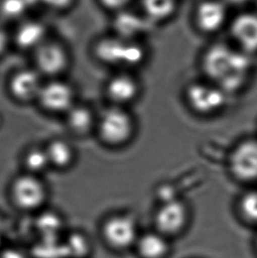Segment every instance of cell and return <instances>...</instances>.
<instances>
[{"label": "cell", "mask_w": 257, "mask_h": 258, "mask_svg": "<svg viewBox=\"0 0 257 258\" xmlns=\"http://www.w3.org/2000/svg\"><path fill=\"white\" fill-rule=\"evenodd\" d=\"M249 56L240 49L218 43L205 53L203 67L213 84L226 93L238 90L245 84L250 73Z\"/></svg>", "instance_id": "cell-1"}, {"label": "cell", "mask_w": 257, "mask_h": 258, "mask_svg": "<svg viewBox=\"0 0 257 258\" xmlns=\"http://www.w3.org/2000/svg\"><path fill=\"white\" fill-rule=\"evenodd\" d=\"M96 131L105 145L112 147H122L134 135L135 122L123 107L114 105L98 117Z\"/></svg>", "instance_id": "cell-2"}, {"label": "cell", "mask_w": 257, "mask_h": 258, "mask_svg": "<svg viewBox=\"0 0 257 258\" xmlns=\"http://www.w3.org/2000/svg\"><path fill=\"white\" fill-rule=\"evenodd\" d=\"M10 196L14 206L22 213H38L43 210L49 192L40 176L26 173L14 179Z\"/></svg>", "instance_id": "cell-3"}, {"label": "cell", "mask_w": 257, "mask_h": 258, "mask_svg": "<svg viewBox=\"0 0 257 258\" xmlns=\"http://www.w3.org/2000/svg\"><path fill=\"white\" fill-rule=\"evenodd\" d=\"M100 235L107 247L115 251H123L135 246L139 237L135 220L124 214L106 218L101 222Z\"/></svg>", "instance_id": "cell-4"}, {"label": "cell", "mask_w": 257, "mask_h": 258, "mask_svg": "<svg viewBox=\"0 0 257 258\" xmlns=\"http://www.w3.org/2000/svg\"><path fill=\"white\" fill-rule=\"evenodd\" d=\"M193 22L198 31L214 35L229 24V10L224 0H199L193 9Z\"/></svg>", "instance_id": "cell-5"}, {"label": "cell", "mask_w": 257, "mask_h": 258, "mask_svg": "<svg viewBox=\"0 0 257 258\" xmlns=\"http://www.w3.org/2000/svg\"><path fill=\"white\" fill-rule=\"evenodd\" d=\"M98 57L109 64L127 63L137 64L143 58V49L140 46L119 36L101 39L95 45Z\"/></svg>", "instance_id": "cell-6"}, {"label": "cell", "mask_w": 257, "mask_h": 258, "mask_svg": "<svg viewBox=\"0 0 257 258\" xmlns=\"http://www.w3.org/2000/svg\"><path fill=\"white\" fill-rule=\"evenodd\" d=\"M36 70L51 79H57L70 66V55L66 47L56 41L47 40L35 49Z\"/></svg>", "instance_id": "cell-7"}, {"label": "cell", "mask_w": 257, "mask_h": 258, "mask_svg": "<svg viewBox=\"0 0 257 258\" xmlns=\"http://www.w3.org/2000/svg\"><path fill=\"white\" fill-rule=\"evenodd\" d=\"M228 28L238 49L247 55L257 53V10L238 13L231 18Z\"/></svg>", "instance_id": "cell-8"}, {"label": "cell", "mask_w": 257, "mask_h": 258, "mask_svg": "<svg viewBox=\"0 0 257 258\" xmlns=\"http://www.w3.org/2000/svg\"><path fill=\"white\" fill-rule=\"evenodd\" d=\"M37 101L47 111L53 114H66L76 104L75 92L69 83L53 79L43 83Z\"/></svg>", "instance_id": "cell-9"}, {"label": "cell", "mask_w": 257, "mask_h": 258, "mask_svg": "<svg viewBox=\"0 0 257 258\" xmlns=\"http://www.w3.org/2000/svg\"><path fill=\"white\" fill-rule=\"evenodd\" d=\"M229 168L239 181H257V140L249 139L237 145L230 155Z\"/></svg>", "instance_id": "cell-10"}, {"label": "cell", "mask_w": 257, "mask_h": 258, "mask_svg": "<svg viewBox=\"0 0 257 258\" xmlns=\"http://www.w3.org/2000/svg\"><path fill=\"white\" fill-rule=\"evenodd\" d=\"M186 94L188 104L201 115L214 114L226 104V92L215 84L194 83L188 87Z\"/></svg>", "instance_id": "cell-11"}, {"label": "cell", "mask_w": 257, "mask_h": 258, "mask_svg": "<svg viewBox=\"0 0 257 258\" xmlns=\"http://www.w3.org/2000/svg\"><path fill=\"white\" fill-rule=\"evenodd\" d=\"M188 220V208L184 203L171 199L160 206L155 214L154 223L157 231L168 237L182 232Z\"/></svg>", "instance_id": "cell-12"}, {"label": "cell", "mask_w": 257, "mask_h": 258, "mask_svg": "<svg viewBox=\"0 0 257 258\" xmlns=\"http://www.w3.org/2000/svg\"><path fill=\"white\" fill-rule=\"evenodd\" d=\"M41 75L36 69L26 68L16 72L9 82L12 96L21 102L37 100L43 86Z\"/></svg>", "instance_id": "cell-13"}, {"label": "cell", "mask_w": 257, "mask_h": 258, "mask_svg": "<svg viewBox=\"0 0 257 258\" xmlns=\"http://www.w3.org/2000/svg\"><path fill=\"white\" fill-rule=\"evenodd\" d=\"M45 23L35 18H26L18 23L14 39L19 48L24 50H34L42 45L48 38Z\"/></svg>", "instance_id": "cell-14"}, {"label": "cell", "mask_w": 257, "mask_h": 258, "mask_svg": "<svg viewBox=\"0 0 257 258\" xmlns=\"http://www.w3.org/2000/svg\"><path fill=\"white\" fill-rule=\"evenodd\" d=\"M106 93L113 104L123 107L135 101L136 98L138 97L139 85L132 75L119 74L108 81Z\"/></svg>", "instance_id": "cell-15"}, {"label": "cell", "mask_w": 257, "mask_h": 258, "mask_svg": "<svg viewBox=\"0 0 257 258\" xmlns=\"http://www.w3.org/2000/svg\"><path fill=\"white\" fill-rule=\"evenodd\" d=\"M181 0H138L140 14L153 24H163L176 15Z\"/></svg>", "instance_id": "cell-16"}, {"label": "cell", "mask_w": 257, "mask_h": 258, "mask_svg": "<svg viewBox=\"0 0 257 258\" xmlns=\"http://www.w3.org/2000/svg\"><path fill=\"white\" fill-rule=\"evenodd\" d=\"M66 115V124L75 135L86 136L96 129L98 118L93 109L86 105L75 104Z\"/></svg>", "instance_id": "cell-17"}, {"label": "cell", "mask_w": 257, "mask_h": 258, "mask_svg": "<svg viewBox=\"0 0 257 258\" xmlns=\"http://www.w3.org/2000/svg\"><path fill=\"white\" fill-rule=\"evenodd\" d=\"M135 247L141 258H166L170 251L167 236L158 231L140 235Z\"/></svg>", "instance_id": "cell-18"}, {"label": "cell", "mask_w": 257, "mask_h": 258, "mask_svg": "<svg viewBox=\"0 0 257 258\" xmlns=\"http://www.w3.org/2000/svg\"><path fill=\"white\" fill-rule=\"evenodd\" d=\"M50 166L57 169H67L74 162L76 154L73 146L66 140H54L45 147Z\"/></svg>", "instance_id": "cell-19"}, {"label": "cell", "mask_w": 257, "mask_h": 258, "mask_svg": "<svg viewBox=\"0 0 257 258\" xmlns=\"http://www.w3.org/2000/svg\"><path fill=\"white\" fill-rule=\"evenodd\" d=\"M33 10L30 0H0V20L20 22Z\"/></svg>", "instance_id": "cell-20"}, {"label": "cell", "mask_w": 257, "mask_h": 258, "mask_svg": "<svg viewBox=\"0 0 257 258\" xmlns=\"http://www.w3.org/2000/svg\"><path fill=\"white\" fill-rule=\"evenodd\" d=\"M23 165L28 174L39 176L45 172L51 167L45 147H35L28 149L23 157Z\"/></svg>", "instance_id": "cell-21"}, {"label": "cell", "mask_w": 257, "mask_h": 258, "mask_svg": "<svg viewBox=\"0 0 257 258\" xmlns=\"http://www.w3.org/2000/svg\"><path fill=\"white\" fill-rule=\"evenodd\" d=\"M240 212L245 220L257 224V190L247 192L240 201Z\"/></svg>", "instance_id": "cell-22"}, {"label": "cell", "mask_w": 257, "mask_h": 258, "mask_svg": "<svg viewBox=\"0 0 257 258\" xmlns=\"http://www.w3.org/2000/svg\"><path fill=\"white\" fill-rule=\"evenodd\" d=\"M41 7L56 14H65L76 6L78 0H40Z\"/></svg>", "instance_id": "cell-23"}, {"label": "cell", "mask_w": 257, "mask_h": 258, "mask_svg": "<svg viewBox=\"0 0 257 258\" xmlns=\"http://www.w3.org/2000/svg\"><path fill=\"white\" fill-rule=\"evenodd\" d=\"M98 5L103 10L115 14L130 10V8L134 4L136 0H96Z\"/></svg>", "instance_id": "cell-24"}, {"label": "cell", "mask_w": 257, "mask_h": 258, "mask_svg": "<svg viewBox=\"0 0 257 258\" xmlns=\"http://www.w3.org/2000/svg\"><path fill=\"white\" fill-rule=\"evenodd\" d=\"M10 41V36L5 27V22L0 20V55L5 52L8 43Z\"/></svg>", "instance_id": "cell-25"}, {"label": "cell", "mask_w": 257, "mask_h": 258, "mask_svg": "<svg viewBox=\"0 0 257 258\" xmlns=\"http://www.w3.org/2000/svg\"><path fill=\"white\" fill-rule=\"evenodd\" d=\"M6 239V226L3 219L0 217V247L3 245Z\"/></svg>", "instance_id": "cell-26"}, {"label": "cell", "mask_w": 257, "mask_h": 258, "mask_svg": "<svg viewBox=\"0 0 257 258\" xmlns=\"http://www.w3.org/2000/svg\"><path fill=\"white\" fill-rule=\"evenodd\" d=\"M256 248H257V239H256Z\"/></svg>", "instance_id": "cell-27"}]
</instances>
